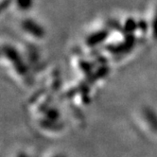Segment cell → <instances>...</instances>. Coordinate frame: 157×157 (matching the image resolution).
Segmentation results:
<instances>
[{"label":"cell","instance_id":"obj_9","mask_svg":"<svg viewBox=\"0 0 157 157\" xmlns=\"http://www.w3.org/2000/svg\"><path fill=\"white\" fill-rule=\"evenodd\" d=\"M54 157H64V156H63V155H56V156H54Z\"/></svg>","mask_w":157,"mask_h":157},{"label":"cell","instance_id":"obj_2","mask_svg":"<svg viewBox=\"0 0 157 157\" xmlns=\"http://www.w3.org/2000/svg\"><path fill=\"white\" fill-rule=\"evenodd\" d=\"M23 28L26 31H28L29 34L41 38L44 36V29L42 27H40L39 24H37L36 22L32 21V20H26L23 23Z\"/></svg>","mask_w":157,"mask_h":157},{"label":"cell","instance_id":"obj_1","mask_svg":"<svg viewBox=\"0 0 157 157\" xmlns=\"http://www.w3.org/2000/svg\"><path fill=\"white\" fill-rule=\"evenodd\" d=\"M4 52L6 53L7 57H9V59L15 63L14 64H16V67H17V70L20 74H26L27 72V67L24 65V63H22L20 61V55L18 54V52L16 50H14L13 48L10 47H7L4 48Z\"/></svg>","mask_w":157,"mask_h":157},{"label":"cell","instance_id":"obj_8","mask_svg":"<svg viewBox=\"0 0 157 157\" xmlns=\"http://www.w3.org/2000/svg\"><path fill=\"white\" fill-rule=\"evenodd\" d=\"M18 157H29V156H27L26 154H24V153H23V154H20Z\"/></svg>","mask_w":157,"mask_h":157},{"label":"cell","instance_id":"obj_5","mask_svg":"<svg viewBox=\"0 0 157 157\" xmlns=\"http://www.w3.org/2000/svg\"><path fill=\"white\" fill-rule=\"evenodd\" d=\"M136 28H137V24L136 23V21L132 19L127 20L126 24H125V29L128 32H132Z\"/></svg>","mask_w":157,"mask_h":157},{"label":"cell","instance_id":"obj_7","mask_svg":"<svg viewBox=\"0 0 157 157\" xmlns=\"http://www.w3.org/2000/svg\"><path fill=\"white\" fill-rule=\"evenodd\" d=\"M152 29H153V36L155 39H157V13L154 17V20H153V26H152Z\"/></svg>","mask_w":157,"mask_h":157},{"label":"cell","instance_id":"obj_3","mask_svg":"<svg viewBox=\"0 0 157 157\" xmlns=\"http://www.w3.org/2000/svg\"><path fill=\"white\" fill-rule=\"evenodd\" d=\"M109 35V33L107 30H99L97 32H94L93 34L89 35L87 38V44L90 47L97 46V44H101Z\"/></svg>","mask_w":157,"mask_h":157},{"label":"cell","instance_id":"obj_4","mask_svg":"<svg viewBox=\"0 0 157 157\" xmlns=\"http://www.w3.org/2000/svg\"><path fill=\"white\" fill-rule=\"evenodd\" d=\"M145 116H146V119L151 124V126L157 131V115L152 110L147 109L145 110Z\"/></svg>","mask_w":157,"mask_h":157},{"label":"cell","instance_id":"obj_6","mask_svg":"<svg viewBox=\"0 0 157 157\" xmlns=\"http://www.w3.org/2000/svg\"><path fill=\"white\" fill-rule=\"evenodd\" d=\"M17 4L20 9L22 10H28L31 7L32 1L31 0H17Z\"/></svg>","mask_w":157,"mask_h":157}]
</instances>
